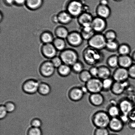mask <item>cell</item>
Instances as JSON below:
<instances>
[{
	"instance_id": "40",
	"label": "cell",
	"mask_w": 135,
	"mask_h": 135,
	"mask_svg": "<svg viewBox=\"0 0 135 135\" xmlns=\"http://www.w3.org/2000/svg\"><path fill=\"white\" fill-rule=\"evenodd\" d=\"M8 113H12L16 109V106L14 103L12 101L7 102L4 105Z\"/></svg>"
},
{
	"instance_id": "54",
	"label": "cell",
	"mask_w": 135,
	"mask_h": 135,
	"mask_svg": "<svg viewBox=\"0 0 135 135\" xmlns=\"http://www.w3.org/2000/svg\"><path fill=\"white\" fill-rule=\"evenodd\" d=\"M133 61V63H135V50L133 51L131 56Z\"/></svg>"
},
{
	"instance_id": "2",
	"label": "cell",
	"mask_w": 135,
	"mask_h": 135,
	"mask_svg": "<svg viewBox=\"0 0 135 135\" xmlns=\"http://www.w3.org/2000/svg\"><path fill=\"white\" fill-rule=\"evenodd\" d=\"M100 51L89 47L85 50L83 54L85 62L89 65L94 66L103 59V55Z\"/></svg>"
},
{
	"instance_id": "13",
	"label": "cell",
	"mask_w": 135,
	"mask_h": 135,
	"mask_svg": "<svg viewBox=\"0 0 135 135\" xmlns=\"http://www.w3.org/2000/svg\"><path fill=\"white\" fill-rule=\"evenodd\" d=\"M36 80H29L25 82L22 86V89L26 93L32 94L38 92L39 84Z\"/></svg>"
},
{
	"instance_id": "1",
	"label": "cell",
	"mask_w": 135,
	"mask_h": 135,
	"mask_svg": "<svg viewBox=\"0 0 135 135\" xmlns=\"http://www.w3.org/2000/svg\"><path fill=\"white\" fill-rule=\"evenodd\" d=\"M111 119L107 111L99 110L93 114L91 120L96 128H108Z\"/></svg>"
},
{
	"instance_id": "34",
	"label": "cell",
	"mask_w": 135,
	"mask_h": 135,
	"mask_svg": "<svg viewBox=\"0 0 135 135\" xmlns=\"http://www.w3.org/2000/svg\"><path fill=\"white\" fill-rule=\"evenodd\" d=\"M119 45L118 42L116 40L108 41H107L105 49L111 52H115L117 51Z\"/></svg>"
},
{
	"instance_id": "25",
	"label": "cell",
	"mask_w": 135,
	"mask_h": 135,
	"mask_svg": "<svg viewBox=\"0 0 135 135\" xmlns=\"http://www.w3.org/2000/svg\"><path fill=\"white\" fill-rule=\"evenodd\" d=\"M68 30L64 26H59L55 29V34L57 38L66 39L69 34Z\"/></svg>"
},
{
	"instance_id": "12",
	"label": "cell",
	"mask_w": 135,
	"mask_h": 135,
	"mask_svg": "<svg viewBox=\"0 0 135 135\" xmlns=\"http://www.w3.org/2000/svg\"><path fill=\"white\" fill-rule=\"evenodd\" d=\"M41 51L45 57L51 59L56 56L57 50L51 43L44 44L41 49Z\"/></svg>"
},
{
	"instance_id": "50",
	"label": "cell",
	"mask_w": 135,
	"mask_h": 135,
	"mask_svg": "<svg viewBox=\"0 0 135 135\" xmlns=\"http://www.w3.org/2000/svg\"><path fill=\"white\" fill-rule=\"evenodd\" d=\"M84 95L86 94L89 93L88 91V89L85 85H83L80 87Z\"/></svg>"
},
{
	"instance_id": "41",
	"label": "cell",
	"mask_w": 135,
	"mask_h": 135,
	"mask_svg": "<svg viewBox=\"0 0 135 135\" xmlns=\"http://www.w3.org/2000/svg\"><path fill=\"white\" fill-rule=\"evenodd\" d=\"M28 135H42V132L40 128L31 127L28 131Z\"/></svg>"
},
{
	"instance_id": "15",
	"label": "cell",
	"mask_w": 135,
	"mask_h": 135,
	"mask_svg": "<svg viewBox=\"0 0 135 135\" xmlns=\"http://www.w3.org/2000/svg\"><path fill=\"white\" fill-rule=\"evenodd\" d=\"M89 101L95 107H100L104 104L105 98L101 93L91 94L89 97Z\"/></svg>"
},
{
	"instance_id": "10",
	"label": "cell",
	"mask_w": 135,
	"mask_h": 135,
	"mask_svg": "<svg viewBox=\"0 0 135 135\" xmlns=\"http://www.w3.org/2000/svg\"><path fill=\"white\" fill-rule=\"evenodd\" d=\"M91 26L95 33H102L106 29L107 21L105 19L97 16L94 18Z\"/></svg>"
},
{
	"instance_id": "19",
	"label": "cell",
	"mask_w": 135,
	"mask_h": 135,
	"mask_svg": "<svg viewBox=\"0 0 135 135\" xmlns=\"http://www.w3.org/2000/svg\"><path fill=\"white\" fill-rule=\"evenodd\" d=\"M97 16L106 19L109 18L111 14L110 8L108 6L99 4L96 8Z\"/></svg>"
},
{
	"instance_id": "29",
	"label": "cell",
	"mask_w": 135,
	"mask_h": 135,
	"mask_svg": "<svg viewBox=\"0 0 135 135\" xmlns=\"http://www.w3.org/2000/svg\"><path fill=\"white\" fill-rule=\"evenodd\" d=\"M72 71L71 67L67 65L63 64L58 68V72L61 76L63 77L68 76Z\"/></svg>"
},
{
	"instance_id": "33",
	"label": "cell",
	"mask_w": 135,
	"mask_h": 135,
	"mask_svg": "<svg viewBox=\"0 0 135 135\" xmlns=\"http://www.w3.org/2000/svg\"><path fill=\"white\" fill-rule=\"evenodd\" d=\"M51 91V87L49 85L44 83H40V84L38 92L41 95L46 96L48 95Z\"/></svg>"
},
{
	"instance_id": "17",
	"label": "cell",
	"mask_w": 135,
	"mask_h": 135,
	"mask_svg": "<svg viewBox=\"0 0 135 135\" xmlns=\"http://www.w3.org/2000/svg\"><path fill=\"white\" fill-rule=\"evenodd\" d=\"M128 81L123 82H115L111 90L112 93L116 96L122 94L129 85Z\"/></svg>"
},
{
	"instance_id": "56",
	"label": "cell",
	"mask_w": 135,
	"mask_h": 135,
	"mask_svg": "<svg viewBox=\"0 0 135 135\" xmlns=\"http://www.w3.org/2000/svg\"><path fill=\"white\" fill-rule=\"evenodd\" d=\"M110 135H118L116 134H110Z\"/></svg>"
},
{
	"instance_id": "27",
	"label": "cell",
	"mask_w": 135,
	"mask_h": 135,
	"mask_svg": "<svg viewBox=\"0 0 135 135\" xmlns=\"http://www.w3.org/2000/svg\"><path fill=\"white\" fill-rule=\"evenodd\" d=\"M80 33L84 40L88 41L95 34L93 29L90 27L81 28Z\"/></svg>"
},
{
	"instance_id": "6",
	"label": "cell",
	"mask_w": 135,
	"mask_h": 135,
	"mask_svg": "<svg viewBox=\"0 0 135 135\" xmlns=\"http://www.w3.org/2000/svg\"><path fill=\"white\" fill-rule=\"evenodd\" d=\"M90 94L101 93L103 91L102 80L98 77H93L85 84Z\"/></svg>"
},
{
	"instance_id": "48",
	"label": "cell",
	"mask_w": 135,
	"mask_h": 135,
	"mask_svg": "<svg viewBox=\"0 0 135 135\" xmlns=\"http://www.w3.org/2000/svg\"><path fill=\"white\" fill-rule=\"evenodd\" d=\"M14 4L18 6H22L26 4V0H14Z\"/></svg>"
},
{
	"instance_id": "30",
	"label": "cell",
	"mask_w": 135,
	"mask_h": 135,
	"mask_svg": "<svg viewBox=\"0 0 135 135\" xmlns=\"http://www.w3.org/2000/svg\"><path fill=\"white\" fill-rule=\"evenodd\" d=\"M117 51L119 55H130L132 50L129 45L124 43L120 45Z\"/></svg>"
},
{
	"instance_id": "44",
	"label": "cell",
	"mask_w": 135,
	"mask_h": 135,
	"mask_svg": "<svg viewBox=\"0 0 135 135\" xmlns=\"http://www.w3.org/2000/svg\"><path fill=\"white\" fill-rule=\"evenodd\" d=\"M31 124L33 127L40 128L42 125V122L40 119L35 118L32 120Z\"/></svg>"
},
{
	"instance_id": "31",
	"label": "cell",
	"mask_w": 135,
	"mask_h": 135,
	"mask_svg": "<svg viewBox=\"0 0 135 135\" xmlns=\"http://www.w3.org/2000/svg\"><path fill=\"white\" fill-rule=\"evenodd\" d=\"M107 64L110 68H117L119 66V56L113 55L110 56L107 59Z\"/></svg>"
},
{
	"instance_id": "21",
	"label": "cell",
	"mask_w": 135,
	"mask_h": 135,
	"mask_svg": "<svg viewBox=\"0 0 135 135\" xmlns=\"http://www.w3.org/2000/svg\"><path fill=\"white\" fill-rule=\"evenodd\" d=\"M107 112L111 118L118 117L121 114V111L118 104L112 103L108 106Z\"/></svg>"
},
{
	"instance_id": "32",
	"label": "cell",
	"mask_w": 135,
	"mask_h": 135,
	"mask_svg": "<svg viewBox=\"0 0 135 135\" xmlns=\"http://www.w3.org/2000/svg\"><path fill=\"white\" fill-rule=\"evenodd\" d=\"M114 82V81L112 77L103 80V91L107 92L109 91H111Z\"/></svg>"
},
{
	"instance_id": "5",
	"label": "cell",
	"mask_w": 135,
	"mask_h": 135,
	"mask_svg": "<svg viewBox=\"0 0 135 135\" xmlns=\"http://www.w3.org/2000/svg\"><path fill=\"white\" fill-rule=\"evenodd\" d=\"M84 6L79 0H72L67 6V11L73 18H78L84 12Z\"/></svg>"
},
{
	"instance_id": "37",
	"label": "cell",
	"mask_w": 135,
	"mask_h": 135,
	"mask_svg": "<svg viewBox=\"0 0 135 135\" xmlns=\"http://www.w3.org/2000/svg\"><path fill=\"white\" fill-rule=\"evenodd\" d=\"M107 41L116 40L117 35L114 30H109L106 31L104 34Z\"/></svg>"
},
{
	"instance_id": "24",
	"label": "cell",
	"mask_w": 135,
	"mask_h": 135,
	"mask_svg": "<svg viewBox=\"0 0 135 135\" xmlns=\"http://www.w3.org/2000/svg\"><path fill=\"white\" fill-rule=\"evenodd\" d=\"M43 2V0H26V5L30 10H35L41 7Z\"/></svg>"
},
{
	"instance_id": "16",
	"label": "cell",
	"mask_w": 135,
	"mask_h": 135,
	"mask_svg": "<svg viewBox=\"0 0 135 135\" xmlns=\"http://www.w3.org/2000/svg\"><path fill=\"white\" fill-rule=\"evenodd\" d=\"M84 95L80 87H73L69 92V96L70 100L75 102L80 101L84 97Z\"/></svg>"
},
{
	"instance_id": "26",
	"label": "cell",
	"mask_w": 135,
	"mask_h": 135,
	"mask_svg": "<svg viewBox=\"0 0 135 135\" xmlns=\"http://www.w3.org/2000/svg\"><path fill=\"white\" fill-rule=\"evenodd\" d=\"M40 40L44 44L53 43L54 40L52 33L49 31L44 32L41 34Z\"/></svg>"
},
{
	"instance_id": "36",
	"label": "cell",
	"mask_w": 135,
	"mask_h": 135,
	"mask_svg": "<svg viewBox=\"0 0 135 135\" xmlns=\"http://www.w3.org/2000/svg\"><path fill=\"white\" fill-rule=\"evenodd\" d=\"M72 71L75 73L79 74L84 69V66L83 63L78 60L71 67Z\"/></svg>"
},
{
	"instance_id": "52",
	"label": "cell",
	"mask_w": 135,
	"mask_h": 135,
	"mask_svg": "<svg viewBox=\"0 0 135 135\" xmlns=\"http://www.w3.org/2000/svg\"><path fill=\"white\" fill-rule=\"evenodd\" d=\"M108 3H109V1L108 0H100V4L108 6Z\"/></svg>"
},
{
	"instance_id": "45",
	"label": "cell",
	"mask_w": 135,
	"mask_h": 135,
	"mask_svg": "<svg viewBox=\"0 0 135 135\" xmlns=\"http://www.w3.org/2000/svg\"><path fill=\"white\" fill-rule=\"evenodd\" d=\"M8 113L4 105H1L0 107V118L1 119L5 118L7 115Z\"/></svg>"
},
{
	"instance_id": "11",
	"label": "cell",
	"mask_w": 135,
	"mask_h": 135,
	"mask_svg": "<svg viewBox=\"0 0 135 135\" xmlns=\"http://www.w3.org/2000/svg\"><path fill=\"white\" fill-rule=\"evenodd\" d=\"M55 68L51 61H46L41 64L40 72L43 76L50 77L54 75Z\"/></svg>"
},
{
	"instance_id": "9",
	"label": "cell",
	"mask_w": 135,
	"mask_h": 135,
	"mask_svg": "<svg viewBox=\"0 0 135 135\" xmlns=\"http://www.w3.org/2000/svg\"><path fill=\"white\" fill-rule=\"evenodd\" d=\"M83 40L80 32L75 31L70 32L66 38L68 43L74 47H78L81 45Z\"/></svg>"
},
{
	"instance_id": "47",
	"label": "cell",
	"mask_w": 135,
	"mask_h": 135,
	"mask_svg": "<svg viewBox=\"0 0 135 135\" xmlns=\"http://www.w3.org/2000/svg\"><path fill=\"white\" fill-rule=\"evenodd\" d=\"M128 116L130 120L135 121V108L129 113Z\"/></svg>"
},
{
	"instance_id": "49",
	"label": "cell",
	"mask_w": 135,
	"mask_h": 135,
	"mask_svg": "<svg viewBox=\"0 0 135 135\" xmlns=\"http://www.w3.org/2000/svg\"><path fill=\"white\" fill-rule=\"evenodd\" d=\"M128 127L132 130H135V121L130 120L127 124Z\"/></svg>"
},
{
	"instance_id": "55",
	"label": "cell",
	"mask_w": 135,
	"mask_h": 135,
	"mask_svg": "<svg viewBox=\"0 0 135 135\" xmlns=\"http://www.w3.org/2000/svg\"><path fill=\"white\" fill-rule=\"evenodd\" d=\"M114 1H122V0H114Z\"/></svg>"
},
{
	"instance_id": "46",
	"label": "cell",
	"mask_w": 135,
	"mask_h": 135,
	"mask_svg": "<svg viewBox=\"0 0 135 135\" xmlns=\"http://www.w3.org/2000/svg\"><path fill=\"white\" fill-rule=\"evenodd\" d=\"M119 118H120L121 121L123 122L125 125L128 124L129 121H130L129 116L128 115H126L121 114H120Z\"/></svg>"
},
{
	"instance_id": "18",
	"label": "cell",
	"mask_w": 135,
	"mask_h": 135,
	"mask_svg": "<svg viewBox=\"0 0 135 135\" xmlns=\"http://www.w3.org/2000/svg\"><path fill=\"white\" fill-rule=\"evenodd\" d=\"M92 15L87 12H84L78 18V23L81 27L91 26L93 19Z\"/></svg>"
},
{
	"instance_id": "22",
	"label": "cell",
	"mask_w": 135,
	"mask_h": 135,
	"mask_svg": "<svg viewBox=\"0 0 135 135\" xmlns=\"http://www.w3.org/2000/svg\"><path fill=\"white\" fill-rule=\"evenodd\" d=\"M57 15L59 23L63 25L70 24L73 18L66 11L60 12Z\"/></svg>"
},
{
	"instance_id": "7",
	"label": "cell",
	"mask_w": 135,
	"mask_h": 135,
	"mask_svg": "<svg viewBox=\"0 0 135 135\" xmlns=\"http://www.w3.org/2000/svg\"><path fill=\"white\" fill-rule=\"evenodd\" d=\"M115 82H123L128 80L129 78L128 69L119 67L116 68L112 75Z\"/></svg>"
},
{
	"instance_id": "14",
	"label": "cell",
	"mask_w": 135,
	"mask_h": 135,
	"mask_svg": "<svg viewBox=\"0 0 135 135\" xmlns=\"http://www.w3.org/2000/svg\"><path fill=\"white\" fill-rule=\"evenodd\" d=\"M125 124L119 117L111 118L108 128L112 131L118 133L123 129Z\"/></svg>"
},
{
	"instance_id": "3",
	"label": "cell",
	"mask_w": 135,
	"mask_h": 135,
	"mask_svg": "<svg viewBox=\"0 0 135 135\" xmlns=\"http://www.w3.org/2000/svg\"><path fill=\"white\" fill-rule=\"evenodd\" d=\"M59 56L63 64L71 67L79 60V55L77 52L71 49H66L61 51Z\"/></svg>"
},
{
	"instance_id": "39",
	"label": "cell",
	"mask_w": 135,
	"mask_h": 135,
	"mask_svg": "<svg viewBox=\"0 0 135 135\" xmlns=\"http://www.w3.org/2000/svg\"><path fill=\"white\" fill-rule=\"evenodd\" d=\"M51 61L55 68H59L63 64L61 59L60 57L56 56L51 59Z\"/></svg>"
},
{
	"instance_id": "43",
	"label": "cell",
	"mask_w": 135,
	"mask_h": 135,
	"mask_svg": "<svg viewBox=\"0 0 135 135\" xmlns=\"http://www.w3.org/2000/svg\"><path fill=\"white\" fill-rule=\"evenodd\" d=\"M129 78L135 80V63L133 64L128 69Z\"/></svg>"
},
{
	"instance_id": "42",
	"label": "cell",
	"mask_w": 135,
	"mask_h": 135,
	"mask_svg": "<svg viewBox=\"0 0 135 135\" xmlns=\"http://www.w3.org/2000/svg\"><path fill=\"white\" fill-rule=\"evenodd\" d=\"M93 77H98L99 73V67L92 66L88 70Z\"/></svg>"
},
{
	"instance_id": "20",
	"label": "cell",
	"mask_w": 135,
	"mask_h": 135,
	"mask_svg": "<svg viewBox=\"0 0 135 135\" xmlns=\"http://www.w3.org/2000/svg\"><path fill=\"white\" fill-rule=\"evenodd\" d=\"M133 61L130 55H119V67L128 69L133 64Z\"/></svg>"
},
{
	"instance_id": "51",
	"label": "cell",
	"mask_w": 135,
	"mask_h": 135,
	"mask_svg": "<svg viewBox=\"0 0 135 135\" xmlns=\"http://www.w3.org/2000/svg\"><path fill=\"white\" fill-rule=\"evenodd\" d=\"M5 4L8 6H11L14 4V0H4Z\"/></svg>"
},
{
	"instance_id": "4",
	"label": "cell",
	"mask_w": 135,
	"mask_h": 135,
	"mask_svg": "<svg viewBox=\"0 0 135 135\" xmlns=\"http://www.w3.org/2000/svg\"><path fill=\"white\" fill-rule=\"evenodd\" d=\"M88 42L89 47L100 51L105 48L107 41L104 34L95 33Z\"/></svg>"
},
{
	"instance_id": "35",
	"label": "cell",
	"mask_w": 135,
	"mask_h": 135,
	"mask_svg": "<svg viewBox=\"0 0 135 135\" xmlns=\"http://www.w3.org/2000/svg\"><path fill=\"white\" fill-rule=\"evenodd\" d=\"M93 78L88 70L84 69L79 74V80L85 84Z\"/></svg>"
},
{
	"instance_id": "38",
	"label": "cell",
	"mask_w": 135,
	"mask_h": 135,
	"mask_svg": "<svg viewBox=\"0 0 135 135\" xmlns=\"http://www.w3.org/2000/svg\"><path fill=\"white\" fill-rule=\"evenodd\" d=\"M108 128H96L94 131L93 135H110Z\"/></svg>"
},
{
	"instance_id": "28",
	"label": "cell",
	"mask_w": 135,
	"mask_h": 135,
	"mask_svg": "<svg viewBox=\"0 0 135 135\" xmlns=\"http://www.w3.org/2000/svg\"><path fill=\"white\" fill-rule=\"evenodd\" d=\"M52 44L57 51H62L66 49V43L64 39L56 38L54 39Z\"/></svg>"
},
{
	"instance_id": "53",
	"label": "cell",
	"mask_w": 135,
	"mask_h": 135,
	"mask_svg": "<svg viewBox=\"0 0 135 135\" xmlns=\"http://www.w3.org/2000/svg\"><path fill=\"white\" fill-rule=\"evenodd\" d=\"M52 22H54V23L56 24L59 23L57 15H55L53 16L52 18Z\"/></svg>"
},
{
	"instance_id": "23",
	"label": "cell",
	"mask_w": 135,
	"mask_h": 135,
	"mask_svg": "<svg viewBox=\"0 0 135 135\" xmlns=\"http://www.w3.org/2000/svg\"><path fill=\"white\" fill-rule=\"evenodd\" d=\"M99 67L98 78L103 80L112 77V72L109 67L102 66Z\"/></svg>"
},
{
	"instance_id": "8",
	"label": "cell",
	"mask_w": 135,
	"mask_h": 135,
	"mask_svg": "<svg viewBox=\"0 0 135 135\" xmlns=\"http://www.w3.org/2000/svg\"><path fill=\"white\" fill-rule=\"evenodd\" d=\"M118 105L121 113L126 115H129L132 110L135 108L134 103L130 99L126 98L120 100Z\"/></svg>"
}]
</instances>
